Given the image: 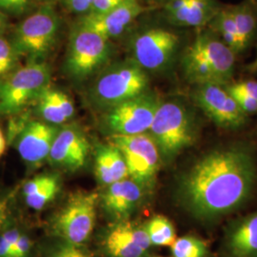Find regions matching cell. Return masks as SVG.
<instances>
[{"instance_id": "cell-1", "label": "cell", "mask_w": 257, "mask_h": 257, "mask_svg": "<svg viewBox=\"0 0 257 257\" xmlns=\"http://www.w3.org/2000/svg\"><path fill=\"white\" fill-rule=\"evenodd\" d=\"M256 180V160L252 151L242 144L230 145L198 158L181 175L177 196L195 219L211 222L247 202Z\"/></svg>"}, {"instance_id": "cell-2", "label": "cell", "mask_w": 257, "mask_h": 257, "mask_svg": "<svg viewBox=\"0 0 257 257\" xmlns=\"http://www.w3.org/2000/svg\"><path fill=\"white\" fill-rule=\"evenodd\" d=\"M235 55L214 32L205 30L197 34L183 53L184 75L193 85H227L233 74Z\"/></svg>"}, {"instance_id": "cell-3", "label": "cell", "mask_w": 257, "mask_h": 257, "mask_svg": "<svg viewBox=\"0 0 257 257\" xmlns=\"http://www.w3.org/2000/svg\"><path fill=\"white\" fill-rule=\"evenodd\" d=\"M149 90V76L133 59L110 62L94 76L87 101L93 110L104 111Z\"/></svg>"}, {"instance_id": "cell-4", "label": "cell", "mask_w": 257, "mask_h": 257, "mask_svg": "<svg viewBox=\"0 0 257 257\" xmlns=\"http://www.w3.org/2000/svg\"><path fill=\"white\" fill-rule=\"evenodd\" d=\"M112 54L110 40L76 22L70 33L63 72L74 82H86L110 63Z\"/></svg>"}, {"instance_id": "cell-5", "label": "cell", "mask_w": 257, "mask_h": 257, "mask_svg": "<svg viewBox=\"0 0 257 257\" xmlns=\"http://www.w3.org/2000/svg\"><path fill=\"white\" fill-rule=\"evenodd\" d=\"M60 29L61 19L53 4H42L17 25L9 40L20 59L44 61L55 48Z\"/></svg>"}, {"instance_id": "cell-6", "label": "cell", "mask_w": 257, "mask_h": 257, "mask_svg": "<svg viewBox=\"0 0 257 257\" xmlns=\"http://www.w3.org/2000/svg\"><path fill=\"white\" fill-rule=\"evenodd\" d=\"M148 133L156 142L161 159L172 161L194 143L196 124L182 102L162 101Z\"/></svg>"}, {"instance_id": "cell-7", "label": "cell", "mask_w": 257, "mask_h": 257, "mask_svg": "<svg viewBox=\"0 0 257 257\" xmlns=\"http://www.w3.org/2000/svg\"><path fill=\"white\" fill-rule=\"evenodd\" d=\"M52 72L45 61L27 62L0 80V115L15 116L26 111L51 85Z\"/></svg>"}, {"instance_id": "cell-8", "label": "cell", "mask_w": 257, "mask_h": 257, "mask_svg": "<svg viewBox=\"0 0 257 257\" xmlns=\"http://www.w3.org/2000/svg\"><path fill=\"white\" fill-rule=\"evenodd\" d=\"M162 99L146 91L101 112L99 125L110 136H134L148 133Z\"/></svg>"}, {"instance_id": "cell-9", "label": "cell", "mask_w": 257, "mask_h": 257, "mask_svg": "<svg viewBox=\"0 0 257 257\" xmlns=\"http://www.w3.org/2000/svg\"><path fill=\"white\" fill-rule=\"evenodd\" d=\"M98 194L77 191L70 194L64 206L51 221V230L65 242L82 246L92 234L95 219Z\"/></svg>"}, {"instance_id": "cell-10", "label": "cell", "mask_w": 257, "mask_h": 257, "mask_svg": "<svg viewBox=\"0 0 257 257\" xmlns=\"http://www.w3.org/2000/svg\"><path fill=\"white\" fill-rule=\"evenodd\" d=\"M180 45V37L164 28H148L132 37L131 59L144 71L158 73L173 62Z\"/></svg>"}, {"instance_id": "cell-11", "label": "cell", "mask_w": 257, "mask_h": 257, "mask_svg": "<svg viewBox=\"0 0 257 257\" xmlns=\"http://www.w3.org/2000/svg\"><path fill=\"white\" fill-rule=\"evenodd\" d=\"M109 141L118 148L124 156L128 167V178L145 190L153 188L162 159L150 134L110 136Z\"/></svg>"}, {"instance_id": "cell-12", "label": "cell", "mask_w": 257, "mask_h": 257, "mask_svg": "<svg viewBox=\"0 0 257 257\" xmlns=\"http://www.w3.org/2000/svg\"><path fill=\"white\" fill-rule=\"evenodd\" d=\"M193 98L195 105L220 128L234 130L246 123L247 114L240 109L226 85H195Z\"/></svg>"}, {"instance_id": "cell-13", "label": "cell", "mask_w": 257, "mask_h": 257, "mask_svg": "<svg viewBox=\"0 0 257 257\" xmlns=\"http://www.w3.org/2000/svg\"><path fill=\"white\" fill-rule=\"evenodd\" d=\"M60 126L25 115L20 128L9 144H15L21 159L30 167L37 168L45 162Z\"/></svg>"}, {"instance_id": "cell-14", "label": "cell", "mask_w": 257, "mask_h": 257, "mask_svg": "<svg viewBox=\"0 0 257 257\" xmlns=\"http://www.w3.org/2000/svg\"><path fill=\"white\" fill-rule=\"evenodd\" d=\"M90 150L89 139L81 127L69 122L60 126L48 159L56 168L75 172L86 164Z\"/></svg>"}, {"instance_id": "cell-15", "label": "cell", "mask_w": 257, "mask_h": 257, "mask_svg": "<svg viewBox=\"0 0 257 257\" xmlns=\"http://www.w3.org/2000/svg\"><path fill=\"white\" fill-rule=\"evenodd\" d=\"M146 8L139 0H125L119 6L102 15L88 14L77 21L109 40L120 37Z\"/></svg>"}, {"instance_id": "cell-16", "label": "cell", "mask_w": 257, "mask_h": 257, "mask_svg": "<svg viewBox=\"0 0 257 257\" xmlns=\"http://www.w3.org/2000/svg\"><path fill=\"white\" fill-rule=\"evenodd\" d=\"M152 245L145 227L122 221L110 229L105 248L111 257H143Z\"/></svg>"}, {"instance_id": "cell-17", "label": "cell", "mask_w": 257, "mask_h": 257, "mask_svg": "<svg viewBox=\"0 0 257 257\" xmlns=\"http://www.w3.org/2000/svg\"><path fill=\"white\" fill-rule=\"evenodd\" d=\"M219 9L216 0H168L163 4L166 19L178 27L208 26Z\"/></svg>"}, {"instance_id": "cell-18", "label": "cell", "mask_w": 257, "mask_h": 257, "mask_svg": "<svg viewBox=\"0 0 257 257\" xmlns=\"http://www.w3.org/2000/svg\"><path fill=\"white\" fill-rule=\"evenodd\" d=\"M33 109L37 119L56 126L71 122L75 114L73 99L66 92L52 85L39 94L33 104Z\"/></svg>"}, {"instance_id": "cell-19", "label": "cell", "mask_w": 257, "mask_h": 257, "mask_svg": "<svg viewBox=\"0 0 257 257\" xmlns=\"http://www.w3.org/2000/svg\"><path fill=\"white\" fill-rule=\"evenodd\" d=\"M144 190L131 178L110 184L102 195L103 207L113 218L123 219L141 202Z\"/></svg>"}, {"instance_id": "cell-20", "label": "cell", "mask_w": 257, "mask_h": 257, "mask_svg": "<svg viewBox=\"0 0 257 257\" xmlns=\"http://www.w3.org/2000/svg\"><path fill=\"white\" fill-rule=\"evenodd\" d=\"M94 173L97 181L103 186L128 178L127 163L119 149L110 142L98 148L95 155Z\"/></svg>"}, {"instance_id": "cell-21", "label": "cell", "mask_w": 257, "mask_h": 257, "mask_svg": "<svg viewBox=\"0 0 257 257\" xmlns=\"http://www.w3.org/2000/svg\"><path fill=\"white\" fill-rule=\"evenodd\" d=\"M227 248L231 257H257V211L230 228Z\"/></svg>"}, {"instance_id": "cell-22", "label": "cell", "mask_w": 257, "mask_h": 257, "mask_svg": "<svg viewBox=\"0 0 257 257\" xmlns=\"http://www.w3.org/2000/svg\"><path fill=\"white\" fill-rule=\"evenodd\" d=\"M238 34L240 48L243 52L252 41L257 29V3L246 1L229 6Z\"/></svg>"}, {"instance_id": "cell-23", "label": "cell", "mask_w": 257, "mask_h": 257, "mask_svg": "<svg viewBox=\"0 0 257 257\" xmlns=\"http://www.w3.org/2000/svg\"><path fill=\"white\" fill-rule=\"evenodd\" d=\"M208 26L235 55L242 53L238 34L229 6L220 7Z\"/></svg>"}, {"instance_id": "cell-24", "label": "cell", "mask_w": 257, "mask_h": 257, "mask_svg": "<svg viewBox=\"0 0 257 257\" xmlns=\"http://www.w3.org/2000/svg\"><path fill=\"white\" fill-rule=\"evenodd\" d=\"M151 243L156 246H172L176 239L173 223L163 215H156L145 226Z\"/></svg>"}, {"instance_id": "cell-25", "label": "cell", "mask_w": 257, "mask_h": 257, "mask_svg": "<svg viewBox=\"0 0 257 257\" xmlns=\"http://www.w3.org/2000/svg\"><path fill=\"white\" fill-rule=\"evenodd\" d=\"M60 190V178L57 175H50L48 180L36 193L24 197L28 207L33 210L40 211L52 202Z\"/></svg>"}, {"instance_id": "cell-26", "label": "cell", "mask_w": 257, "mask_h": 257, "mask_svg": "<svg viewBox=\"0 0 257 257\" xmlns=\"http://www.w3.org/2000/svg\"><path fill=\"white\" fill-rule=\"evenodd\" d=\"M171 250L174 257H207L209 253L206 243L191 235L175 239Z\"/></svg>"}, {"instance_id": "cell-27", "label": "cell", "mask_w": 257, "mask_h": 257, "mask_svg": "<svg viewBox=\"0 0 257 257\" xmlns=\"http://www.w3.org/2000/svg\"><path fill=\"white\" fill-rule=\"evenodd\" d=\"M19 57L9 38L0 37V80L19 68Z\"/></svg>"}, {"instance_id": "cell-28", "label": "cell", "mask_w": 257, "mask_h": 257, "mask_svg": "<svg viewBox=\"0 0 257 257\" xmlns=\"http://www.w3.org/2000/svg\"><path fill=\"white\" fill-rule=\"evenodd\" d=\"M34 8V0H0V11L13 16H22Z\"/></svg>"}, {"instance_id": "cell-29", "label": "cell", "mask_w": 257, "mask_h": 257, "mask_svg": "<svg viewBox=\"0 0 257 257\" xmlns=\"http://www.w3.org/2000/svg\"><path fill=\"white\" fill-rule=\"evenodd\" d=\"M50 257H93L92 253L79 246L67 243L52 252Z\"/></svg>"}, {"instance_id": "cell-30", "label": "cell", "mask_w": 257, "mask_h": 257, "mask_svg": "<svg viewBox=\"0 0 257 257\" xmlns=\"http://www.w3.org/2000/svg\"><path fill=\"white\" fill-rule=\"evenodd\" d=\"M17 192L18 188L10 190L8 192L0 193V230H2V228L9 219L11 204L13 202Z\"/></svg>"}, {"instance_id": "cell-31", "label": "cell", "mask_w": 257, "mask_h": 257, "mask_svg": "<svg viewBox=\"0 0 257 257\" xmlns=\"http://www.w3.org/2000/svg\"><path fill=\"white\" fill-rule=\"evenodd\" d=\"M229 92L233 96L235 101L237 102L240 109L243 110L247 115L257 112L256 99H254V98H252L250 96H248L247 94H245L243 92H234V91H230V90H229Z\"/></svg>"}, {"instance_id": "cell-32", "label": "cell", "mask_w": 257, "mask_h": 257, "mask_svg": "<svg viewBox=\"0 0 257 257\" xmlns=\"http://www.w3.org/2000/svg\"><path fill=\"white\" fill-rule=\"evenodd\" d=\"M67 9L80 17L88 15L92 7L93 0H62Z\"/></svg>"}, {"instance_id": "cell-33", "label": "cell", "mask_w": 257, "mask_h": 257, "mask_svg": "<svg viewBox=\"0 0 257 257\" xmlns=\"http://www.w3.org/2000/svg\"><path fill=\"white\" fill-rule=\"evenodd\" d=\"M227 86V85H226ZM230 91L240 92L247 94L257 100V82L252 80L248 81H241V82L233 83L231 85L227 86Z\"/></svg>"}, {"instance_id": "cell-34", "label": "cell", "mask_w": 257, "mask_h": 257, "mask_svg": "<svg viewBox=\"0 0 257 257\" xmlns=\"http://www.w3.org/2000/svg\"><path fill=\"white\" fill-rule=\"evenodd\" d=\"M125 0H93L91 12L92 15H102L119 6Z\"/></svg>"}, {"instance_id": "cell-35", "label": "cell", "mask_w": 257, "mask_h": 257, "mask_svg": "<svg viewBox=\"0 0 257 257\" xmlns=\"http://www.w3.org/2000/svg\"><path fill=\"white\" fill-rule=\"evenodd\" d=\"M31 248H32V240L28 235L21 232L19 240L14 248L15 257H29Z\"/></svg>"}, {"instance_id": "cell-36", "label": "cell", "mask_w": 257, "mask_h": 257, "mask_svg": "<svg viewBox=\"0 0 257 257\" xmlns=\"http://www.w3.org/2000/svg\"><path fill=\"white\" fill-rule=\"evenodd\" d=\"M0 234L14 249L18 240H19V236L21 234V231L16 227H10V228H7L3 230Z\"/></svg>"}, {"instance_id": "cell-37", "label": "cell", "mask_w": 257, "mask_h": 257, "mask_svg": "<svg viewBox=\"0 0 257 257\" xmlns=\"http://www.w3.org/2000/svg\"><path fill=\"white\" fill-rule=\"evenodd\" d=\"M0 257H15L14 249L0 234Z\"/></svg>"}, {"instance_id": "cell-38", "label": "cell", "mask_w": 257, "mask_h": 257, "mask_svg": "<svg viewBox=\"0 0 257 257\" xmlns=\"http://www.w3.org/2000/svg\"><path fill=\"white\" fill-rule=\"evenodd\" d=\"M7 29V18L6 16L0 11V37H3L5 31Z\"/></svg>"}, {"instance_id": "cell-39", "label": "cell", "mask_w": 257, "mask_h": 257, "mask_svg": "<svg viewBox=\"0 0 257 257\" xmlns=\"http://www.w3.org/2000/svg\"><path fill=\"white\" fill-rule=\"evenodd\" d=\"M6 145H7V139L4 137V134L0 128V157L4 155L6 151Z\"/></svg>"}, {"instance_id": "cell-40", "label": "cell", "mask_w": 257, "mask_h": 257, "mask_svg": "<svg viewBox=\"0 0 257 257\" xmlns=\"http://www.w3.org/2000/svg\"><path fill=\"white\" fill-rule=\"evenodd\" d=\"M249 69H250L251 72H257V55L254 61L249 66Z\"/></svg>"}, {"instance_id": "cell-41", "label": "cell", "mask_w": 257, "mask_h": 257, "mask_svg": "<svg viewBox=\"0 0 257 257\" xmlns=\"http://www.w3.org/2000/svg\"><path fill=\"white\" fill-rule=\"evenodd\" d=\"M40 2H42L43 4H53V3H55L56 1H58V0H39Z\"/></svg>"}, {"instance_id": "cell-42", "label": "cell", "mask_w": 257, "mask_h": 257, "mask_svg": "<svg viewBox=\"0 0 257 257\" xmlns=\"http://www.w3.org/2000/svg\"><path fill=\"white\" fill-rule=\"evenodd\" d=\"M148 1H152V2H158V3H162L164 4L168 0H148Z\"/></svg>"}, {"instance_id": "cell-43", "label": "cell", "mask_w": 257, "mask_h": 257, "mask_svg": "<svg viewBox=\"0 0 257 257\" xmlns=\"http://www.w3.org/2000/svg\"><path fill=\"white\" fill-rule=\"evenodd\" d=\"M253 1H255V2L257 3V0H253Z\"/></svg>"}, {"instance_id": "cell-44", "label": "cell", "mask_w": 257, "mask_h": 257, "mask_svg": "<svg viewBox=\"0 0 257 257\" xmlns=\"http://www.w3.org/2000/svg\"><path fill=\"white\" fill-rule=\"evenodd\" d=\"M156 257H159V256H156Z\"/></svg>"}]
</instances>
